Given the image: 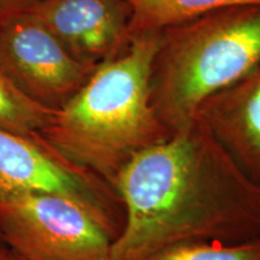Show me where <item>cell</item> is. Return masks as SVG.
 <instances>
[{
    "mask_svg": "<svg viewBox=\"0 0 260 260\" xmlns=\"http://www.w3.org/2000/svg\"><path fill=\"white\" fill-rule=\"evenodd\" d=\"M113 188L125 220L110 260H146L182 243L260 239V188L198 119L136 154Z\"/></svg>",
    "mask_w": 260,
    "mask_h": 260,
    "instance_id": "obj_1",
    "label": "cell"
},
{
    "mask_svg": "<svg viewBox=\"0 0 260 260\" xmlns=\"http://www.w3.org/2000/svg\"><path fill=\"white\" fill-rule=\"evenodd\" d=\"M159 32L133 38L121 56L103 63L39 136L68 160L113 187L128 162L172 133L151 102Z\"/></svg>",
    "mask_w": 260,
    "mask_h": 260,
    "instance_id": "obj_2",
    "label": "cell"
},
{
    "mask_svg": "<svg viewBox=\"0 0 260 260\" xmlns=\"http://www.w3.org/2000/svg\"><path fill=\"white\" fill-rule=\"evenodd\" d=\"M260 63V6H233L159 31L151 102L172 134L195 121L201 104Z\"/></svg>",
    "mask_w": 260,
    "mask_h": 260,
    "instance_id": "obj_3",
    "label": "cell"
},
{
    "mask_svg": "<svg viewBox=\"0 0 260 260\" xmlns=\"http://www.w3.org/2000/svg\"><path fill=\"white\" fill-rule=\"evenodd\" d=\"M0 239L22 260H110L113 242L88 210L47 193L0 197Z\"/></svg>",
    "mask_w": 260,
    "mask_h": 260,
    "instance_id": "obj_4",
    "label": "cell"
},
{
    "mask_svg": "<svg viewBox=\"0 0 260 260\" xmlns=\"http://www.w3.org/2000/svg\"><path fill=\"white\" fill-rule=\"evenodd\" d=\"M24 193L56 194L76 201L112 240L124 225V207L107 182L68 160L39 135L0 128V197Z\"/></svg>",
    "mask_w": 260,
    "mask_h": 260,
    "instance_id": "obj_5",
    "label": "cell"
},
{
    "mask_svg": "<svg viewBox=\"0 0 260 260\" xmlns=\"http://www.w3.org/2000/svg\"><path fill=\"white\" fill-rule=\"evenodd\" d=\"M0 69L17 88L47 109H60L96 68L81 63L34 16L0 28Z\"/></svg>",
    "mask_w": 260,
    "mask_h": 260,
    "instance_id": "obj_6",
    "label": "cell"
},
{
    "mask_svg": "<svg viewBox=\"0 0 260 260\" xmlns=\"http://www.w3.org/2000/svg\"><path fill=\"white\" fill-rule=\"evenodd\" d=\"M29 14L75 59L92 68L121 56L133 40L125 0H44Z\"/></svg>",
    "mask_w": 260,
    "mask_h": 260,
    "instance_id": "obj_7",
    "label": "cell"
},
{
    "mask_svg": "<svg viewBox=\"0 0 260 260\" xmlns=\"http://www.w3.org/2000/svg\"><path fill=\"white\" fill-rule=\"evenodd\" d=\"M195 119L260 188V63L201 104Z\"/></svg>",
    "mask_w": 260,
    "mask_h": 260,
    "instance_id": "obj_8",
    "label": "cell"
},
{
    "mask_svg": "<svg viewBox=\"0 0 260 260\" xmlns=\"http://www.w3.org/2000/svg\"><path fill=\"white\" fill-rule=\"evenodd\" d=\"M132 8V38L159 32L210 12L233 6L259 5L260 0H125Z\"/></svg>",
    "mask_w": 260,
    "mask_h": 260,
    "instance_id": "obj_9",
    "label": "cell"
},
{
    "mask_svg": "<svg viewBox=\"0 0 260 260\" xmlns=\"http://www.w3.org/2000/svg\"><path fill=\"white\" fill-rule=\"evenodd\" d=\"M54 112L25 96L0 69V128L21 135H39Z\"/></svg>",
    "mask_w": 260,
    "mask_h": 260,
    "instance_id": "obj_10",
    "label": "cell"
},
{
    "mask_svg": "<svg viewBox=\"0 0 260 260\" xmlns=\"http://www.w3.org/2000/svg\"><path fill=\"white\" fill-rule=\"evenodd\" d=\"M146 260H260V239L239 243H182L162 249Z\"/></svg>",
    "mask_w": 260,
    "mask_h": 260,
    "instance_id": "obj_11",
    "label": "cell"
},
{
    "mask_svg": "<svg viewBox=\"0 0 260 260\" xmlns=\"http://www.w3.org/2000/svg\"><path fill=\"white\" fill-rule=\"evenodd\" d=\"M44 0H0V28L19 16L29 14Z\"/></svg>",
    "mask_w": 260,
    "mask_h": 260,
    "instance_id": "obj_12",
    "label": "cell"
},
{
    "mask_svg": "<svg viewBox=\"0 0 260 260\" xmlns=\"http://www.w3.org/2000/svg\"><path fill=\"white\" fill-rule=\"evenodd\" d=\"M0 260H22L4 243H0Z\"/></svg>",
    "mask_w": 260,
    "mask_h": 260,
    "instance_id": "obj_13",
    "label": "cell"
},
{
    "mask_svg": "<svg viewBox=\"0 0 260 260\" xmlns=\"http://www.w3.org/2000/svg\"><path fill=\"white\" fill-rule=\"evenodd\" d=\"M0 243H3V242H2V239H0Z\"/></svg>",
    "mask_w": 260,
    "mask_h": 260,
    "instance_id": "obj_14",
    "label": "cell"
}]
</instances>
